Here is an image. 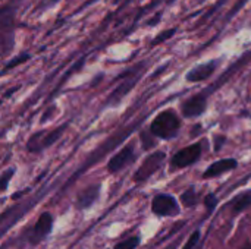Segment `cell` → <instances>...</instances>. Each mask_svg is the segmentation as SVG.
Wrapping results in <instances>:
<instances>
[{
	"instance_id": "cell-1",
	"label": "cell",
	"mask_w": 251,
	"mask_h": 249,
	"mask_svg": "<svg viewBox=\"0 0 251 249\" xmlns=\"http://www.w3.org/2000/svg\"><path fill=\"white\" fill-rule=\"evenodd\" d=\"M179 128H181V119L174 112L166 110L154 117L153 123L150 125V132L157 138L171 139L178 135Z\"/></svg>"
},
{
	"instance_id": "cell-2",
	"label": "cell",
	"mask_w": 251,
	"mask_h": 249,
	"mask_svg": "<svg viewBox=\"0 0 251 249\" xmlns=\"http://www.w3.org/2000/svg\"><path fill=\"white\" fill-rule=\"evenodd\" d=\"M66 129V125L62 126V128H56L53 131H40L37 134H34L29 139H28V144H26V148L28 151H32V153H40L49 147H51L60 136L62 134L65 132Z\"/></svg>"
},
{
	"instance_id": "cell-3",
	"label": "cell",
	"mask_w": 251,
	"mask_h": 249,
	"mask_svg": "<svg viewBox=\"0 0 251 249\" xmlns=\"http://www.w3.org/2000/svg\"><path fill=\"white\" fill-rule=\"evenodd\" d=\"M0 29H1V48L3 54H7L9 48L13 47V25H15V7L4 6L0 15Z\"/></svg>"
},
{
	"instance_id": "cell-4",
	"label": "cell",
	"mask_w": 251,
	"mask_h": 249,
	"mask_svg": "<svg viewBox=\"0 0 251 249\" xmlns=\"http://www.w3.org/2000/svg\"><path fill=\"white\" fill-rule=\"evenodd\" d=\"M201 156V145L200 144H193L188 145L182 150H179L171 160L172 169H184L187 166L194 164Z\"/></svg>"
},
{
	"instance_id": "cell-5",
	"label": "cell",
	"mask_w": 251,
	"mask_h": 249,
	"mask_svg": "<svg viewBox=\"0 0 251 249\" xmlns=\"http://www.w3.org/2000/svg\"><path fill=\"white\" fill-rule=\"evenodd\" d=\"M151 210L157 216H175L179 213V205L172 195L160 194L153 198Z\"/></svg>"
},
{
	"instance_id": "cell-6",
	"label": "cell",
	"mask_w": 251,
	"mask_h": 249,
	"mask_svg": "<svg viewBox=\"0 0 251 249\" xmlns=\"http://www.w3.org/2000/svg\"><path fill=\"white\" fill-rule=\"evenodd\" d=\"M163 160H165V153H154V154L149 156V157L146 158V161L143 163V166L137 170L134 179H135L137 182L149 179L154 172H157V170L160 169Z\"/></svg>"
},
{
	"instance_id": "cell-7",
	"label": "cell",
	"mask_w": 251,
	"mask_h": 249,
	"mask_svg": "<svg viewBox=\"0 0 251 249\" xmlns=\"http://www.w3.org/2000/svg\"><path fill=\"white\" fill-rule=\"evenodd\" d=\"M135 158V154H134V144H128L125 145L116 156H113L109 163H107V169L109 172L115 173V172H119L122 170L125 166H128L129 163H132Z\"/></svg>"
},
{
	"instance_id": "cell-8",
	"label": "cell",
	"mask_w": 251,
	"mask_h": 249,
	"mask_svg": "<svg viewBox=\"0 0 251 249\" xmlns=\"http://www.w3.org/2000/svg\"><path fill=\"white\" fill-rule=\"evenodd\" d=\"M218 65L219 62L218 60H209L206 63H201V65H197L194 66L187 75H185V79L188 82H200V81H206L209 79L215 70L218 69Z\"/></svg>"
},
{
	"instance_id": "cell-9",
	"label": "cell",
	"mask_w": 251,
	"mask_h": 249,
	"mask_svg": "<svg viewBox=\"0 0 251 249\" xmlns=\"http://www.w3.org/2000/svg\"><path fill=\"white\" fill-rule=\"evenodd\" d=\"M51 226H53V217L50 213H43L40 216V219L37 220L32 232H31V236H29V241L31 244H40L51 230Z\"/></svg>"
},
{
	"instance_id": "cell-10",
	"label": "cell",
	"mask_w": 251,
	"mask_h": 249,
	"mask_svg": "<svg viewBox=\"0 0 251 249\" xmlns=\"http://www.w3.org/2000/svg\"><path fill=\"white\" fill-rule=\"evenodd\" d=\"M207 100L203 94H196L182 103V113L187 117H196L204 113Z\"/></svg>"
},
{
	"instance_id": "cell-11",
	"label": "cell",
	"mask_w": 251,
	"mask_h": 249,
	"mask_svg": "<svg viewBox=\"0 0 251 249\" xmlns=\"http://www.w3.org/2000/svg\"><path fill=\"white\" fill-rule=\"evenodd\" d=\"M238 166V161L235 158H224V160H219V161H215L212 163L206 172L203 173V178L204 179H210V178H216L225 172H229V170H234L235 167Z\"/></svg>"
},
{
	"instance_id": "cell-12",
	"label": "cell",
	"mask_w": 251,
	"mask_h": 249,
	"mask_svg": "<svg viewBox=\"0 0 251 249\" xmlns=\"http://www.w3.org/2000/svg\"><path fill=\"white\" fill-rule=\"evenodd\" d=\"M141 65H138L137 68H134L132 69V72H131V76L124 82V84H121L112 94H110V97H109V100H107V103L109 104H115V103H118V101H121V98L128 92V91H131V88L137 84V79H138V75L135 73V70L140 68Z\"/></svg>"
},
{
	"instance_id": "cell-13",
	"label": "cell",
	"mask_w": 251,
	"mask_h": 249,
	"mask_svg": "<svg viewBox=\"0 0 251 249\" xmlns=\"http://www.w3.org/2000/svg\"><path fill=\"white\" fill-rule=\"evenodd\" d=\"M99 194H100V185L90 186L88 189H85V191H84L82 194H79V197H78V201H76L78 208L85 210V208L91 207V205L96 203V200L99 198Z\"/></svg>"
},
{
	"instance_id": "cell-14",
	"label": "cell",
	"mask_w": 251,
	"mask_h": 249,
	"mask_svg": "<svg viewBox=\"0 0 251 249\" xmlns=\"http://www.w3.org/2000/svg\"><path fill=\"white\" fill-rule=\"evenodd\" d=\"M181 201H182V204H184L185 207H194V205L197 204V201H199L196 191H194V189H188L187 192H184V194L181 195Z\"/></svg>"
},
{
	"instance_id": "cell-15",
	"label": "cell",
	"mask_w": 251,
	"mask_h": 249,
	"mask_svg": "<svg viewBox=\"0 0 251 249\" xmlns=\"http://www.w3.org/2000/svg\"><path fill=\"white\" fill-rule=\"evenodd\" d=\"M29 57H31V56H29L28 53H21L19 56L13 57L10 62H7V63H6V66H4V70H7V69H12V68H16L18 65H21V63L26 62Z\"/></svg>"
},
{
	"instance_id": "cell-16",
	"label": "cell",
	"mask_w": 251,
	"mask_h": 249,
	"mask_svg": "<svg viewBox=\"0 0 251 249\" xmlns=\"http://www.w3.org/2000/svg\"><path fill=\"white\" fill-rule=\"evenodd\" d=\"M140 244V238L138 236H134V238H129V239H125L122 241L121 244H118L115 249H135Z\"/></svg>"
},
{
	"instance_id": "cell-17",
	"label": "cell",
	"mask_w": 251,
	"mask_h": 249,
	"mask_svg": "<svg viewBox=\"0 0 251 249\" xmlns=\"http://www.w3.org/2000/svg\"><path fill=\"white\" fill-rule=\"evenodd\" d=\"M175 32H176V28H171V29L165 31V32H160V34L151 41V45H157V44H160V43H165L166 40H169L171 37H174Z\"/></svg>"
},
{
	"instance_id": "cell-18",
	"label": "cell",
	"mask_w": 251,
	"mask_h": 249,
	"mask_svg": "<svg viewBox=\"0 0 251 249\" xmlns=\"http://www.w3.org/2000/svg\"><path fill=\"white\" fill-rule=\"evenodd\" d=\"M251 204V194H246V195H243L238 201H237V204H235V213H240L243 208H246L247 205H250Z\"/></svg>"
},
{
	"instance_id": "cell-19",
	"label": "cell",
	"mask_w": 251,
	"mask_h": 249,
	"mask_svg": "<svg viewBox=\"0 0 251 249\" xmlns=\"http://www.w3.org/2000/svg\"><path fill=\"white\" fill-rule=\"evenodd\" d=\"M204 205H206V208H207L209 211H213V210L216 208V205H218V198H216V195H215V194H209V195L204 198Z\"/></svg>"
},
{
	"instance_id": "cell-20",
	"label": "cell",
	"mask_w": 251,
	"mask_h": 249,
	"mask_svg": "<svg viewBox=\"0 0 251 249\" xmlns=\"http://www.w3.org/2000/svg\"><path fill=\"white\" fill-rule=\"evenodd\" d=\"M199 239H200V230H196V232L190 236V239L187 241V244L184 245V248L182 249H193L197 245Z\"/></svg>"
},
{
	"instance_id": "cell-21",
	"label": "cell",
	"mask_w": 251,
	"mask_h": 249,
	"mask_svg": "<svg viewBox=\"0 0 251 249\" xmlns=\"http://www.w3.org/2000/svg\"><path fill=\"white\" fill-rule=\"evenodd\" d=\"M12 175H13V169H9V170H6V172L1 175V191H6L7 182H9V179H10Z\"/></svg>"
},
{
	"instance_id": "cell-22",
	"label": "cell",
	"mask_w": 251,
	"mask_h": 249,
	"mask_svg": "<svg viewBox=\"0 0 251 249\" xmlns=\"http://www.w3.org/2000/svg\"><path fill=\"white\" fill-rule=\"evenodd\" d=\"M216 141H218V144H216V150H219V148H221V145H222V142H221V141H225V138H222V136H216Z\"/></svg>"
},
{
	"instance_id": "cell-23",
	"label": "cell",
	"mask_w": 251,
	"mask_h": 249,
	"mask_svg": "<svg viewBox=\"0 0 251 249\" xmlns=\"http://www.w3.org/2000/svg\"><path fill=\"white\" fill-rule=\"evenodd\" d=\"M243 249H251V247L247 244V245H244V247H243Z\"/></svg>"
},
{
	"instance_id": "cell-24",
	"label": "cell",
	"mask_w": 251,
	"mask_h": 249,
	"mask_svg": "<svg viewBox=\"0 0 251 249\" xmlns=\"http://www.w3.org/2000/svg\"><path fill=\"white\" fill-rule=\"evenodd\" d=\"M250 25H251V22H250Z\"/></svg>"
}]
</instances>
